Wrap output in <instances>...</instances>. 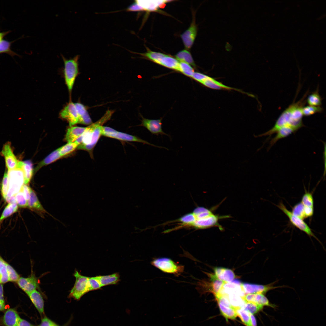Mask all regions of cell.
<instances>
[{
    "label": "cell",
    "mask_w": 326,
    "mask_h": 326,
    "mask_svg": "<svg viewBox=\"0 0 326 326\" xmlns=\"http://www.w3.org/2000/svg\"><path fill=\"white\" fill-rule=\"evenodd\" d=\"M241 283L239 281L237 280L230 282H225L219 294L216 296H226L230 293H234L243 297L245 294L243 290Z\"/></svg>",
    "instance_id": "9"
},
{
    "label": "cell",
    "mask_w": 326,
    "mask_h": 326,
    "mask_svg": "<svg viewBox=\"0 0 326 326\" xmlns=\"http://www.w3.org/2000/svg\"><path fill=\"white\" fill-rule=\"evenodd\" d=\"M197 33V27L193 21L189 28L181 35L184 45L187 49H189L192 46Z\"/></svg>",
    "instance_id": "14"
},
{
    "label": "cell",
    "mask_w": 326,
    "mask_h": 326,
    "mask_svg": "<svg viewBox=\"0 0 326 326\" xmlns=\"http://www.w3.org/2000/svg\"><path fill=\"white\" fill-rule=\"evenodd\" d=\"M51 326H59L58 325L56 324L54 322L53 323V324Z\"/></svg>",
    "instance_id": "61"
},
{
    "label": "cell",
    "mask_w": 326,
    "mask_h": 326,
    "mask_svg": "<svg viewBox=\"0 0 326 326\" xmlns=\"http://www.w3.org/2000/svg\"><path fill=\"white\" fill-rule=\"evenodd\" d=\"M196 220L195 216L193 213L185 215L179 219V221L184 224L192 225Z\"/></svg>",
    "instance_id": "49"
},
{
    "label": "cell",
    "mask_w": 326,
    "mask_h": 326,
    "mask_svg": "<svg viewBox=\"0 0 326 326\" xmlns=\"http://www.w3.org/2000/svg\"><path fill=\"white\" fill-rule=\"evenodd\" d=\"M301 202L305 206L313 207L314 200L312 194L305 192L302 197Z\"/></svg>",
    "instance_id": "46"
},
{
    "label": "cell",
    "mask_w": 326,
    "mask_h": 326,
    "mask_svg": "<svg viewBox=\"0 0 326 326\" xmlns=\"http://www.w3.org/2000/svg\"><path fill=\"white\" fill-rule=\"evenodd\" d=\"M76 141L68 142L58 149L61 157L66 155L74 151L79 145Z\"/></svg>",
    "instance_id": "37"
},
{
    "label": "cell",
    "mask_w": 326,
    "mask_h": 326,
    "mask_svg": "<svg viewBox=\"0 0 326 326\" xmlns=\"http://www.w3.org/2000/svg\"><path fill=\"white\" fill-rule=\"evenodd\" d=\"M242 298L245 303H253L263 306L274 307L273 305L270 302L268 299L263 294H247L245 295Z\"/></svg>",
    "instance_id": "15"
},
{
    "label": "cell",
    "mask_w": 326,
    "mask_h": 326,
    "mask_svg": "<svg viewBox=\"0 0 326 326\" xmlns=\"http://www.w3.org/2000/svg\"><path fill=\"white\" fill-rule=\"evenodd\" d=\"M23 165L21 167L8 170V188L6 197H9L15 196L21 190L24 184Z\"/></svg>",
    "instance_id": "2"
},
{
    "label": "cell",
    "mask_w": 326,
    "mask_h": 326,
    "mask_svg": "<svg viewBox=\"0 0 326 326\" xmlns=\"http://www.w3.org/2000/svg\"><path fill=\"white\" fill-rule=\"evenodd\" d=\"M28 206L31 210L38 213L41 216L46 213L39 200L35 192L30 188V197L28 201Z\"/></svg>",
    "instance_id": "17"
},
{
    "label": "cell",
    "mask_w": 326,
    "mask_h": 326,
    "mask_svg": "<svg viewBox=\"0 0 326 326\" xmlns=\"http://www.w3.org/2000/svg\"><path fill=\"white\" fill-rule=\"evenodd\" d=\"M64 64L63 72L66 84L69 92H71L76 77L78 73V60L79 55L72 58H66L61 54Z\"/></svg>",
    "instance_id": "1"
},
{
    "label": "cell",
    "mask_w": 326,
    "mask_h": 326,
    "mask_svg": "<svg viewBox=\"0 0 326 326\" xmlns=\"http://www.w3.org/2000/svg\"><path fill=\"white\" fill-rule=\"evenodd\" d=\"M30 188L27 184H24L21 189L24 196L27 201L29 200L30 197Z\"/></svg>",
    "instance_id": "52"
},
{
    "label": "cell",
    "mask_w": 326,
    "mask_h": 326,
    "mask_svg": "<svg viewBox=\"0 0 326 326\" xmlns=\"http://www.w3.org/2000/svg\"><path fill=\"white\" fill-rule=\"evenodd\" d=\"M263 307L253 303L246 302L242 308L248 313L254 315L261 310Z\"/></svg>",
    "instance_id": "40"
},
{
    "label": "cell",
    "mask_w": 326,
    "mask_h": 326,
    "mask_svg": "<svg viewBox=\"0 0 326 326\" xmlns=\"http://www.w3.org/2000/svg\"><path fill=\"white\" fill-rule=\"evenodd\" d=\"M1 277V271H0V283Z\"/></svg>",
    "instance_id": "62"
},
{
    "label": "cell",
    "mask_w": 326,
    "mask_h": 326,
    "mask_svg": "<svg viewBox=\"0 0 326 326\" xmlns=\"http://www.w3.org/2000/svg\"><path fill=\"white\" fill-rule=\"evenodd\" d=\"M0 301L3 304H5V301L3 295V286L0 283Z\"/></svg>",
    "instance_id": "57"
},
{
    "label": "cell",
    "mask_w": 326,
    "mask_h": 326,
    "mask_svg": "<svg viewBox=\"0 0 326 326\" xmlns=\"http://www.w3.org/2000/svg\"><path fill=\"white\" fill-rule=\"evenodd\" d=\"M137 4L142 11H154L157 10L161 6L169 2L166 0H136Z\"/></svg>",
    "instance_id": "18"
},
{
    "label": "cell",
    "mask_w": 326,
    "mask_h": 326,
    "mask_svg": "<svg viewBox=\"0 0 326 326\" xmlns=\"http://www.w3.org/2000/svg\"><path fill=\"white\" fill-rule=\"evenodd\" d=\"M88 286L89 291L97 290L101 287L99 282L95 277H88Z\"/></svg>",
    "instance_id": "50"
},
{
    "label": "cell",
    "mask_w": 326,
    "mask_h": 326,
    "mask_svg": "<svg viewBox=\"0 0 326 326\" xmlns=\"http://www.w3.org/2000/svg\"><path fill=\"white\" fill-rule=\"evenodd\" d=\"M215 275L219 279L225 282H230L233 280L235 274L231 269L222 267H217L214 269Z\"/></svg>",
    "instance_id": "19"
},
{
    "label": "cell",
    "mask_w": 326,
    "mask_h": 326,
    "mask_svg": "<svg viewBox=\"0 0 326 326\" xmlns=\"http://www.w3.org/2000/svg\"><path fill=\"white\" fill-rule=\"evenodd\" d=\"M160 65L166 67L179 71V62L172 57L166 55L161 59Z\"/></svg>",
    "instance_id": "26"
},
{
    "label": "cell",
    "mask_w": 326,
    "mask_h": 326,
    "mask_svg": "<svg viewBox=\"0 0 326 326\" xmlns=\"http://www.w3.org/2000/svg\"><path fill=\"white\" fill-rule=\"evenodd\" d=\"M6 263L0 257V269L1 274L0 283H5L9 281L6 267Z\"/></svg>",
    "instance_id": "44"
},
{
    "label": "cell",
    "mask_w": 326,
    "mask_h": 326,
    "mask_svg": "<svg viewBox=\"0 0 326 326\" xmlns=\"http://www.w3.org/2000/svg\"><path fill=\"white\" fill-rule=\"evenodd\" d=\"M1 155L4 157L6 166L8 170L17 168L19 162L14 154L10 143H6L3 146Z\"/></svg>",
    "instance_id": "8"
},
{
    "label": "cell",
    "mask_w": 326,
    "mask_h": 326,
    "mask_svg": "<svg viewBox=\"0 0 326 326\" xmlns=\"http://www.w3.org/2000/svg\"><path fill=\"white\" fill-rule=\"evenodd\" d=\"M8 188V177L7 172H5L2 181L1 191L2 195L4 199L6 196Z\"/></svg>",
    "instance_id": "48"
},
{
    "label": "cell",
    "mask_w": 326,
    "mask_h": 326,
    "mask_svg": "<svg viewBox=\"0 0 326 326\" xmlns=\"http://www.w3.org/2000/svg\"><path fill=\"white\" fill-rule=\"evenodd\" d=\"M226 296L231 304L236 308H241V305L245 302L242 297L237 294L232 293Z\"/></svg>",
    "instance_id": "38"
},
{
    "label": "cell",
    "mask_w": 326,
    "mask_h": 326,
    "mask_svg": "<svg viewBox=\"0 0 326 326\" xmlns=\"http://www.w3.org/2000/svg\"><path fill=\"white\" fill-rule=\"evenodd\" d=\"M219 218L217 215L213 213L207 216L196 219L192 225L195 228L201 229L218 226L221 229L222 227L218 223Z\"/></svg>",
    "instance_id": "12"
},
{
    "label": "cell",
    "mask_w": 326,
    "mask_h": 326,
    "mask_svg": "<svg viewBox=\"0 0 326 326\" xmlns=\"http://www.w3.org/2000/svg\"><path fill=\"white\" fill-rule=\"evenodd\" d=\"M307 102L309 105L314 106H321L322 99L318 89L310 94L308 97Z\"/></svg>",
    "instance_id": "35"
},
{
    "label": "cell",
    "mask_w": 326,
    "mask_h": 326,
    "mask_svg": "<svg viewBox=\"0 0 326 326\" xmlns=\"http://www.w3.org/2000/svg\"><path fill=\"white\" fill-rule=\"evenodd\" d=\"M323 108L321 106H307L303 107L302 109L303 116H308L317 113L321 112Z\"/></svg>",
    "instance_id": "39"
},
{
    "label": "cell",
    "mask_w": 326,
    "mask_h": 326,
    "mask_svg": "<svg viewBox=\"0 0 326 326\" xmlns=\"http://www.w3.org/2000/svg\"><path fill=\"white\" fill-rule=\"evenodd\" d=\"M241 286L245 294H263L270 290L280 286H274L272 284L261 285L248 283H242Z\"/></svg>",
    "instance_id": "11"
},
{
    "label": "cell",
    "mask_w": 326,
    "mask_h": 326,
    "mask_svg": "<svg viewBox=\"0 0 326 326\" xmlns=\"http://www.w3.org/2000/svg\"><path fill=\"white\" fill-rule=\"evenodd\" d=\"M28 295L39 313L41 315L44 314V301L40 292L35 290Z\"/></svg>",
    "instance_id": "21"
},
{
    "label": "cell",
    "mask_w": 326,
    "mask_h": 326,
    "mask_svg": "<svg viewBox=\"0 0 326 326\" xmlns=\"http://www.w3.org/2000/svg\"><path fill=\"white\" fill-rule=\"evenodd\" d=\"M15 197L16 203L19 206L22 208L28 207V201L26 199L21 189L15 195Z\"/></svg>",
    "instance_id": "45"
},
{
    "label": "cell",
    "mask_w": 326,
    "mask_h": 326,
    "mask_svg": "<svg viewBox=\"0 0 326 326\" xmlns=\"http://www.w3.org/2000/svg\"><path fill=\"white\" fill-rule=\"evenodd\" d=\"M304 214L305 218L312 216L313 214V207L304 206Z\"/></svg>",
    "instance_id": "54"
},
{
    "label": "cell",
    "mask_w": 326,
    "mask_h": 326,
    "mask_svg": "<svg viewBox=\"0 0 326 326\" xmlns=\"http://www.w3.org/2000/svg\"><path fill=\"white\" fill-rule=\"evenodd\" d=\"M54 322L46 316L41 320V322L38 326H51Z\"/></svg>",
    "instance_id": "53"
},
{
    "label": "cell",
    "mask_w": 326,
    "mask_h": 326,
    "mask_svg": "<svg viewBox=\"0 0 326 326\" xmlns=\"http://www.w3.org/2000/svg\"><path fill=\"white\" fill-rule=\"evenodd\" d=\"M86 127L70 126L67 130L66 139L68 142H75L85 131Z\"/></svg>",
    "instance_id": "22"
},
{
    "label": "cell",
    "mask_w": 326,
    "mask_h": 326,
    "mask_svg": "<svg viewBox=\"0 0 326 326\" xmlns=\"http://www.w3.org/2000/svg\"><path fill=\"white\" fill-rule=\"evenodd\" d=\"M17 283L19 287L27 295L36 290L39 286L38 280L34 274L27 278L20 277Z\"/></svg>",
    "instance_id": "10"
},
{
    "label": "cell",
    "mask_w": 326,
    "mask_h": 326,
    "mask_svg": "<svg viewBox=\"0 0 326 326\" xmlns=\"http://www.w3.org/2000/svg\"><path fill=\"white\" fill-rule=\"evenodd\" d=\"M74 104L78 115V123L86 125L91 124L92 120L85 107L79 103Z\"/></svg>",
    "instance_id": "20"
},
{
    "label": "cell",
    "mask_w": 326,
    "mask_h": 326,
    "mask_svg": "<svg viewBox=\"0 0 326 326\" xmlns=\"http://www.w3.org/2000/svg\"><path fill=\"white\" fill-rule=\"evenodd\" d=\"M14 41H10L3 39L0 40V54L5 53L13 57L15 56H20L19 55L13 51L11 49L12 43Z\"/></svg>",
    "instance_id": "34"
},
{
    "label": "cell",
    "mask_w": 326,
    "mask_h": 326,
    "mask_svg": "<svg viewBox=\"0 0 326 326\" xmlns=\"http://www.w3.org/2000/svg\"><path fill=\"white\" fill-rule=\"evenodd\" d=\"M304 206L301 202L295 205L292 208V213L295 216L303 219L306 218L304 214Z\"/></svg>",
    "instance_id": "43"
},
{
    "label": "cell",
    "mask_w": 326,
    "mask_h": 326,
    "mask_svg": "<svg viewBox=\"0 0 326 326\" xmlns=\"http://www.w3.org/2000/svg\"><path fill=\"white\" fill-rule=\"evenodd\" d=\"M5 309V304L2 303L0 301V311L4 310Z\"/></svg>",
    "instance_id": "60"
},
{
    "label": "cell",
    "mask_w": 326,
    "mask_h": 326,
    "mask_svg": "<svg viewBox=\"0 0 326 326\" xmlns=\"http://www.w3.org/2000/svg\"><path fill=\"white\" fill-rule=\"evenodd\" d=\"M17 326H36L27 321L21 318Z\"/></svg>",
    "instance_id": "55"
},
{
    "label": "cell",
    "mask_w": 326,
    "mask_h": 326,
    "mask_svg": "<svg viewBox=\"0 0 326 326\" xmlns=\"http://www.w3.org/2000/svg\"><path fill=\"white\" fill-rule=\"evenodd\" d=\"M151 263L162 271L173 274L176 276L180 275L184 269V266L178 265L171 259L166 258L155 259Z\"/></svg>",
    "instance_id": "3"
},
{
    "label": "cell",
    "mask_w": 326,
    "mask_h": 326,
    "mask_svg": "<svg viewBox=\"0 0 326 326\" xmlns=\"http://www.w3.org/2000/svg\"><path fill=\"white\" fill-rule=\"evenodd\" d=\"M61 117L68 121L70 126L78 123V115L74 103H69L60 113Z\"/></svg>",
    "instance_id": "7"
},
{
    "label": "cell",
    "mask_w": 326,
    "mask_h": 326,
    "mask_svg": "<svg viewBox=\"0 0 326 326\" xmlns=\"http://www.w3.org/2000/svg\"><path fill=\"white\" fill-rule=\"evenodd\" d=\"M102 126H98L95 128L92 133L91 142L89 145L86 146L78 147V148L88 151L92 156V151L98 141L100 137L101 136V131Z\"/></svg>",
    "instance_id": "24"
},
{
    "label": "cell",
    "mask_w": 326,
    "mask_h": 326,
    "mask_svg": "<svg viewBox=\"0 0 326 326\" xmlns=\"http://www.w3.org/2000/svg\"><path fill=\"white\" fill-rule=\"evenodd\" d=\"M58 149L52 152L40 162L35 169V171L42 167L49 164L61 157Z\"/></svg>",
    "instance_id": "28"
},
{
    "label": "cell",
    "mask_w": 326,
    "mask_h": 326,
    "mask_svg": "<svg viewBox=\"0 0 326 326\" xmlns=\"http://www.w3.org/2000/svg\"><path fill=\"white\" fill-rule=\"evenodd\" d=\"M110 138L115 139L119 140L125 141L136 142H141L143 144H147L159 148L168 149L165 147L156 145L151 143L148 141L141 139L137 136L130 135L126 133L117 131L115 130Z\"/></svg>",
    "instance_id": "13"
},
{
    "label": "cell",
    "mask_w": 326,
    "mask_h": 326,
    "mask_svg": "<svg viewBox=\"0 0 326 326\" xmlns=\"http://www.w3.org/2000/svg\"><path fill=\"white\" fill-rule=\"evenodd\" d=\"M178 60L185 62L195 67L196 65L190 53L186 50H184L178 53L175 55Z\"/></svg>",
    "instance_id": "32"
},
{
    "label": "cell",
    "mask_w": 326,
    "mask_h": 326,
    "mask_svg": "<svg viewBox=\"0 0 326 326\" xmlns=\"http://www.w3.org/2000/svg\"><path fill=\"white\" fill-rule=\"evenodd\" d=\"M142 123L140 126L146 128L152 134L158 136L165 135L170 137V136L164 132L162 129V118L159 119H149L144 118L142 116Z\"/></svg>",
    "instance_id": "6"
},
{
    "label": "cell",
    "mask_w": 326,
    "mask_h": 326,
    "mask_svg": "<svg viewBox=\"0 0 326 326\" xmlns=\"http://www.w3.org/2000/svg\"><path fill=\"white\" fill-rule=\"evenodd\" d=\"M21 318L15 309L9 308L4 313L2 322L5 326H17Z\"/></svg>",
    "instance_id": "16"
},
{
    "label": "cell",
    "mask_w": 326,
    "mask_h": 326,
    "mask_svg": "<svg viewBox=\"0 0 326 326\" xmlns=\"http://www.w3.org/2000/svg\"><path fill=\"white\" fill-rule=\"evenodd\" d=\"M4 199L8 203H16L15 195L9 197H6L4 198Z\"/></svg>",
    "instance_id": "56"
},
{
    "label": "cell",
    "mask_w": 326,
    "mask_h": 326,
    "mask_svg": "<svg viewBox=\"0 0 326 326\" xmlns=\"http://www.w3.org/2000/svg\"><path fill=\"white\" fill-rule=\"evenodd\" d=\"M179 72L190 77L194 72L193 68L189 64L182 61L179 62Z\"/></svg>",
    "instance_id": "42"
},
{
    "label": "cell",
    "mask_w": 326,
    "mask_h": 326,
    "mask_svg": "<svg viewBox=\"0 0 326 326\" xmlns=\"http://www.w3.org/2000/svg\"><path fill=\"white\" fill-rule=\"evenodd\" d=\"M237 315L247 326H251L249 313L241 308H237Z\"/></svg>",
    "instance_id": "41"
},
{
    "label": "cell",
    "mask_w": 326,
    "mask_h": 326,
    "mask_svg": "<svg viewBox=\"0 0 326 326\" xmlns=\"http://www.w3.org/2000/svg\"><path fill=\"white\" fill-rule=\"evenodd\" d=\"M208 76L207 75L200 72H194L192 78L195 80L201 83L206 79Z\"/></svg>",
    "instance_id": "51"
},
{
    "label": "cell",
    "mask_w": 326,
    "mask_h": 326,
    "mask_svg": "<svg viewBox=\"0 0 326 326\" xmlns=\"http://www.w3.org/2000/svg\"><path fill=\"white\" fill-rule=\"evenodd\" d=\"M220 312L222 315L227 319H234L238 316L237 308L233 306L224 305L218 303Z\"/></svg>",
    "instance_id": "27"
},
{
    "label": "cell",
    "mask_w": 326,
    "mask_h": 326,
    "mask_svg": "<svg viewBox=\"0 0 326 326\" xmlns=\"http://www.w3.org/2000/svg\"><path fill=\"white\" fill-rule=\"evenodd\" d=\"M201 83L207 87L215 89H220L222 88L228 89H235L233 88L224 85L209 76Z\"/></svg>",
    "instance_id": "29"
},
{
    "label": "cell",
    "mask_w": 326,
    "mask_h": 326,
    "mask_svg": "<svg viewBox=\"0 0 326 326\" xmlns=\"http://www.w3.org/2000/svg\"><path fill=\"white\" fill-rule=\"evenodd\" d=\"M11 31L9 30L6 31L0 32V41L3 39V38L7 34L9 33Z\"/></svg>",
    "instance_id": "59"
},
{
    "label": "cell",
    "mask_w": 326,
    "mask_h": 326,
    "mask_svg": "<svg viewBox=\"0 0 326 326\" xmlns=\"http://www.w3.org/2000/svg\"><path fill=\"white\" fill-rule=\"evenodd\" d=\"M74 275L76 279L75 281L69 296L78 300L89 291L88 286V277L82 275L77 271H75Z\"/></svg>",
    "instance_id": "4"
},
{
    "label": "cell",
    "mask_w": 326,
    "mask_h": 326,
    "mask_svg": "<svg viewBox=\"0 0 326 326\" xmlns=\"http://www.w3.org/2000/svg\"><path fill=\"white\" fill-rule=\"evenodd\" d=\"M132 52L140 54L145 58L159 64L162 58L166 55V54L161 53L152 51L148 49L147 52L144 53Z\"/></svg>",
    "instance_id": "30"
},
{
    "label": "cell",
    "mask_w": 326,
    "mask_h": 326,
    "mask_svg": "<svg viewBox=\"0 0 326 326\" xmlns=\"http://www.w3.org/2000/svg\"><path fill=\"white\" fill-rule=\"evenodd\" d=\"M209 275L211 281V291L216 296L219 294L225 282L218 279L215 275L209 274Z\"/></svg>",
    "instance_id": "31"
},
{
    "label": "cell",
    "mask_w": 326,
    "mask_h": 326,
    "mask_svg": "<svg viewBox=\"0 0 326 326\" xmlns=\"http://www.w3.org/2000/svg\"><path fill=\"white\" fill-rule=\"evenodd\" d=\"M6 267L8 277L9 281L17 282L19 276L15 270L8 263L6 264Z\"/></svg>",
    "instance_id": "47"
},
{
    "label": "cell",
    "mask_w": 326,
    "mask_h": 326,
    "mask_svg": "<svg viewBox=\"0 0 326 326\" xmlns=\"http://www.w3.org/2000/svg\"><path fill=\"white\" fill-rule=\"evenodd\" d=\"M22 169L24 176V184H28L31 180L33 174L32 165L30 161L23 162Z\"/></svg>",
    "instance_id": "33"
},
{
    "label": "cell",
    "mask_w": 326,
    "mask_h": 326,
    "mask_svg": "<svg viewBox=\"0 0 326 326\" xmlns=\"http://www.w3.org/2000/svg\"><path fill=\"white\" fill-rule=\"evenodd\" d=\"M296 131L294 128L289 126H285L280 128L276 133V136L270 140L269 148H270L279 139L288 136Z\"/></svg>",
    "instance_id": "23"
},
{
    "label": "cell",
    "mask_w": 326,
    "mask_h": 326,
    "mask_svg": "<svg viewBox=\"0 0 326 326\" xmlns=\"http://www.w3.org/2000/svg\"><path fill=\"white\" fill-rule=\"evenodd\" d=\"M277 207L288 217L293 225L305 232L308 236L313 237L318 240L312 232L311 229L303 220L293 215L286 208L283 203H280L277 205Z\"/></svg>",
    "instance_id": "5"
},
{
    "label": "cell",
    "mask_w": 326,
    "mask_h": 326,
    "mask_svg": "<svg viewBox=\"0 0 326 326\" xmlns=\"http://www.w3.org/2000/svg\"><path fill=\"white\" fill-rule=\"evenodd\" d=\"M18 209V206L16 203H8L5 207L0 217V223L5 219L16 212Z\"/></svg>",
    "instance_id": "36"
},
{
    "label": "cell",
    "mask_w": 326,
    "mask_h": 326,
    "mask_svg": "<svg viewBox=\"0 0 326 326\" xmlns=\"http://www.w3.org/2000/svg\"><path fill=\"white\" fill-rule=\"evenodd\" d=\"M99 282L101 287L117 283L119 280V275L117 273L110 275L99 276L95 277Z\"/></svg>",
    "instance_id": "25"
},
{
    "label": "cell",
    "mask_w": 326,
    "mask_h": 326,
    "mask_svg": "<svg viewBox=\"0 0 326 326\" xmlns=\"http://www.w3.org/2000/svg\"><path fill=\"white\" fill-rule=\"evenodd\" d=\"M251 326H257V322L256 318L253 315L249 313Z\"/></svg>",
    "instance_id": "58"
}]
</instances>
